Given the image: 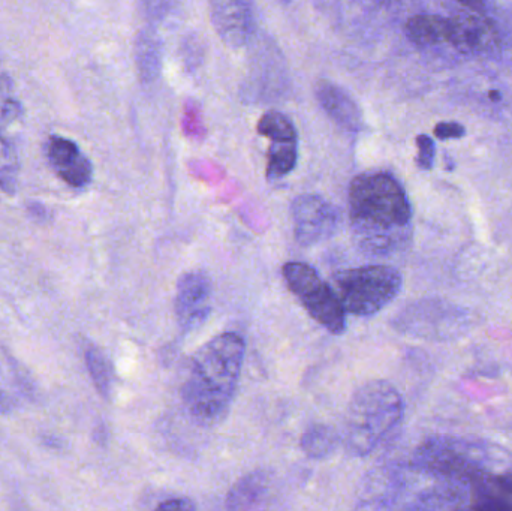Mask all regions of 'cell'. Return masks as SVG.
Returning a JSON list of instances; mask_svg holds the SVG:
<instances>
[{"instance_id": "cell-1", "label": "cell", "mask_w": 512, "mask_h": 511, "mask_svg": "<svg viewBox=\"0 0 512 511\" xmlns=\"http://www.w3.org/2000/svg\"><path fill=\"white\" fill-rule=\"evenodd\" d=\"M412 210L405 189L390 174L355 177L349 189V218L355 242L369 255H387L402 245Z\"/></svg>"}, {"instance_id": "cell-2", "label": "cell", "mask_w": 512, "mask_h": 511, "mask_svg": "<svg viewBox=\"0 0 512 511\" xmlns=\"http://www.w3.org/2000/svg\"><path fill=\"white\" fill-rule=\"evenodd\" d=\"M245 360V342L236 333H224L192 357L182 386L188 413L201 425H216L227 416L239 386Z\"/></svg>"}, {"instance_id": "cell-3", "label": "cell", "mask_w": 512, "mask_h": 511, "mask_svg": "<svg viewBox=\"0 0 512 511\" xmlns=\"http://www.w3.org/2000/svg\"><path fill=\"white\" fill-rule=\"evenodd\" d=\"M403 417L399 392L387 381H372L355 392L343 422L342 441L352 456L370 455Z\"/></svg>"}, {"instance_id": "cell-4", "label": "cell", "mask_w": 512, "mask_h": 511, "mask_svg": "<svg viewBox=\"0 0 512 511\" xmlns=\"http://www.w3.org/2000/svg\"><path fill=\"white\" fill-rule=\"evenodd\" d=\"M333 281L343 309L355 317L378 314L399 296L403 285L399 270L381 264L343 270Z\"/></svg>"}, {"instance_id": "cell-5", "label": "cell", "mask_w": 512, "mask_h": 511, "mask_svg": "<svg viewBox=\"0 0 512 511\" xmlns=\"http://www.w3.org/2000/svg\"><path fill=\"white\" fill-rule=\"evenodd\" d=\"M283 278L310 317L333 335L345 332L346 315L337 294L325 284L313 267L304 263L283 266Z\"/></svg>"}, {"instance_id": "cell-6", "label": "cell", "mask_w": 512, "mask_h": 511, "mask_svg": "<svg viewBox=\"0 0 512 511\" xmlns=\"http://www.w3.org/2000/svg\"><path fill=\"white\" fill-rule=\"evenodd\" d=\"M294 234L301 246H312L330 239L340 224L339 210L315 194H304L292 203Z\"/></svg>"}, {"instance_id": "cell-7", "label": "cell", "mask_w": 512, "mask_h": 511, "mask_svg": "<svg viewBox=\"0 0 512 511\" xmlns=\"http://www.w3.org/2000/svg\"><path fill=\"white\" fill-rule=\"evenodd\" d=\"M212 285L203 272H188L177 284L176 315L180 329L192 332L206 323L212 311Z\"/></svg>"}, {"instance_id": "cell-8", "label": "cell", "mask_w": 512, "mask_h": 511, "mask_svg": "<svg viewBox=\"0 0 512 511\" xmlns=\"http://www.w3.org/2000/svg\"><path fill=\"white\" fill-rule=\"evenodd\" d=\"M213 29L227 47H245L255 33V18L249 0H210Z\"/></svg>"}, {"instance_id": "cell-9", "label": "cell", "mask_w": 512, "mask_h": 511, "mask_svg": "<svg viewBox=\"0 0 512 511\" xmlns=\"http://www.w3.org/2000/svg\"><path fill=\"white\" fill-rule=\"evenodd\" d=\"M47 158L57 176L72 188H84L92 180V164L68 138L56 135L48 138Z\"/></svg>"}, {"instance_id": "cell-10", "label": "cell", "mask_w": 512, "mask_h": 511, "mask_svg": "<svg viewBox=\"0 0 512 511\" xmlns=\"http://www.w3.org/2000/svg\"><path fill=\"white\" fill-rule=\"evenodd\" d=\"M450 27L448 42L465 53L489 50L498 39L495 27L480 14H459L451 17Z\"/></svg>"}, {"instance_id": "cell-11", "label": "cell", "mask_w": 512, "mask_h": 511, "mask_svg": "<svg viewBox=\"0 0 512 511\" xmlns=\"http://www.w3.org/2000/svg\"><path fill=\"white\" fill-rule=\"evenodd\" d=\"M316 99L333 122L349 132H358L363 128V117L357 102L342 87L331 81H319L316 84Z\"/></svg>"}, {"instance_id": "cell-12", "label": "cell", "mask_w": 512, "mask_h": 511, "mask_svg": "<svg viewBox=\"0 0 512 511\" xmlns=\"http://www.w3.org/2000/svg\"><path fill=\"white\" fill-rule=\"evenodd\" d=\"M135 63L143 83H155L161 75V44L152 29H143L138 33L135 39Z\"/></svg>"}, {"instance_id": "cell-13", "label": "cell", "mask_w": 512, "mask_h": 511, "mask_svg": "<svg viewBox=\"0 0 512 511\" xmlns=\"http://www.w3.org/2000/svg\"><path fill=\"white\" fill-rule=\"evenodd\" d=\"M450 30V18L441 15H415L406 23V35L420 47L448 42Z\"/></svg>"}, {"instance_id": "cell-14", "label": "cell", "mask_w": 512, "mask_h": 511, "mask_svg": "<svg viewBox=\"0 0 512 511\" xmlns=\"http://www.w3.org/2000/svg\"><path fill=\"white\" fill-rule=\"evenodd\" d=\"M268 491L265 474L254 473L243 477L228 495L227 507L230 510H249L261 506Z\"/></svg>"}, {"instance_id": "cell-15", "label": "cell", "mask_w": 512, "mask_h": 511, "mask_svg": "<svg viewBox=\"0 0 512 511\" xmlns=\"http://www.w3.org/2000/svg\"><path fill=\"white\" fill-rule=\"evenodd\" d=\"M340 435L331 426L316 423L301 437V449L310 459H325L336 452Z\"/></svg>"}, {"instance_id": "cell-16", "label": "cell", "mask_w": 512, "mask_h": 511, "mask_svg": "<svg viewBox=\"0 0 512 511\" xmlns=\"http://www.w3.org/2000/svg\"><path fill=\"white\" fill-rule=\"evenodd\" d=\"M297 144V140L271 141L267 165L270 179H280L294 170L298 159Z\"/></svg>"}, {"instance_id": "cell-17", "label": "cell", "mask_w": 512, "mask_h": 511, "mask_svg": "<svg viewBox=\"0 0 512 511\" xmlns=\"http://www.w3.org/2000/svg\"><path fill=\"white\" fill-rule=\"evenodd\" d=\"M84 357L96 389L105 399L110 398L111 386H113V368L110 360L96 347L87 348Z\"/></svg>"}, {"instance_id": "cell-18", "label": "cell", "mask_w": 512, "mask_h": 511, "mask_svg": "<svg viewBox=\"0 0 512 511\" xmlns=\"http://www.w3.org/2000/svg\"><path fill=\"white\" fill-rule=\"evenodd\" d=\"M20 161L17 152L8 140L0 134V191L14 194L17 188Z\"/></svg>"}, {"instance_id": "cell-19", "label": "cell", "mask_w": 512, "mask_h": 511, "mask_svg": "<svg viewBox=\"0 0 512 511\" xmlns=\"http://www.w3.org/2000/svg\"><path fill=\"white\" fill-rule=\"evenodd\" d=\"M258 132L270 141L297 140L294 123L279 111H268L259 119Z\"/></svg>"}, {"instance_id": "cell-20", "label": "cell", "mask_w": 512, "mask_h": 511, "mask_svg": "<svg viewBox=\"0 0 512 511\" xmlns=\"http://www.w3.org/2000/svg\"><path fill=\"white\" fill-rule=\"evenodd\" d=\"M20 102L14 96V84L8 75H0V129L8 128L21 116Z\"/></svg>"}, {"instance_id": "cell-21", "label": "cell", "mask_w": 512, "mask_h": 511, "mask_svg": "<svg viewBox=\"0 0 512 511\" xmlns=\"http://www.w3.org/2000/svg\"><path fill=\"white\" fill-rule=\"evenodd\" d=\"M418 144V165L423 170H430L433 167V161H435V144H433L432 138L427 135H420L417 138Z\"/></svg>"}, {"instance_id": "cell-22", "label": "cell", "mask_w": 512, "mask_h": 511, "mask_svg": "<svg viewBox=\"0 0 512 511\" xmlns=\"http://www.w3.org/2000/svg\"><path fill=\"white\" fill-rule=\"evenodd\" d=\"M140 5L144 15H146L152 23L164 20L165 15H167V0H140Z\"/></svg>"}, {"instance_id": "cell-23", "label": "cell", "mask_w": 512, "mask_h": 511, "mask_svg": "<svg viewBox=\"0 0 512 511\" xmlns=\"http://www.w3.org/2000/svg\"><path fill=\"white\" fill-rule=\"evenodd\" d=\"M435 135L441 140H450V138H460L465 135V128L456 122H441L436 125Z\"/></svg>"}, {"instance_id": "cell-24", "label": "cell", "mask_w": 512, "mask_h": 511, "mask_svg": "<svg viewBox=\"0 0 512 511\" xmlns=\"http://www.w3.org/2000/svg\"><path fill=\"white\" fill-rule=\"evenodd\" d=\"M195 504H192L189 500H183V498H177V500H168L167 503L159 504L158 510L174 511V510H194Z\"/></svg>"}, {"instance_id": "cell-25", "label": "cell", "mask_w": 512, "mask_h": 511, "mask_svg": "<svg viewBox=\"0 0 512 511\" xmlns=\"http://www.w3.org/2000/svg\"><path fill=\"white\" fill-rule=\"evenodd\" d=\"M462 5H465L466 8L472 9V11L480 12L484 9L483 0H459Z\"/></svg>"}, {"instance_id": "cell-26", "label": "cell", "mask_w": 512, "mask_h": 511, "mask_svg": "<svg viewBox=\"0 0 512 511\" xmlns=\"http://www.w3.org/2000/svg\"><path fill=\"white\" fill-rule=\"evenodd\" d=\"M283 3H289L291 0H282Z\"/></svg>"}]
</instances>
